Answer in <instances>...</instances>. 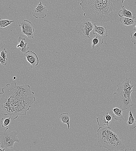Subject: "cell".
Returning a JSON list of instances; mask_svg holds the SVG:
<instances>
[{"instance_id":"cell-1","label":"cell","mask_w":136,"mask_h":151,"mask_svg":"<svg viewBox=\"0 0 136 151\" xmlns=\"http://www.w3.org/2000/svg\"><path fill=\"white\" fill-rule=\"evenodd\" d=\"M0 93L1 114L14 120L19 116H25L35 100L34 93L29 85H18L15 82L8 83Z\"/></svg>"},{"instance_id":"cell-2","label":"cell","mask_w":136,"mask_h":151,"mask_svg":"<svg viewBox=\"0 0 136 151\" xmlns=\"http://www.w3.org/2000/svg\"><path fill=\"white\" fill-rule=\"evenodd\" d=\"M125 0H81L84 16L94 22H112L117 19Z\"/></svg>"},{"instance_id":"cell-3","label":"cell","mask_w":136,"mask_h":151,"mask_svg":"<svg viewBox=\"0 0 136 151\" xmlns=\"http://www.w3.org/2000/svg\"><path fill=\"white\" fill-rule=\"evenodd\" d=\"M111 129L110 127H99L97 129V139L99 147L110 151L125 150L124 144L122 138Z\"/></svg>"},{"instance_id":"cell-4","label":"cell","mask_w":136,"mask_h":151,"mask_svg":"<svg viewBox=\"0 0 136 151\" xmlns=\"http://www.w3.org/2000/svg\"><path fill=\"white\" fill-rule=\"evenodd\" d=\"M130 78H126L124 81L116 85L118 88L113 94V97L119 108L124 110L133 105L131 94L134 85H131Z\"/></svg>"},{"instance_id":"cell-5","label":"cell","mask_w":136,"mask_h":151,"mask_svg":"<svg viewBox=\"0 0 136 151\" xmlns=\"http://www.w3.org/2000/svg\"><path fill=\"white\" fill-rule=\"evenodd\" d=\"M17 133L15 131L5 130L0 132L1 148L6 149L12 148L15 142L19 143L20 140L17 136Z\"/></svg>"},{"instance_id":"cell-6","label":"cell","mask_w":136,"mask_h":151,"mask_svg":"<svg viewBox=\"0 0 136 151\" xmlns=\"http://www.w3.org/2000/svg\"><path fill=\"white\" fill-rule=\"evenodd\" d=\"M90 19H83L77 23L75 29L81 37L85 39H90V32L93 31L94 23Z\"/></svg>"},{"instance_id":"cell-7","label":"cell","mask_w":136,"mask_h":151,"mask_svg":"<svg viewBox=\"0 0 136 151\" xmlns=\"http://www.w3.org/2000/svg\"><path fill=\"white\" fill-rule=\"evenodd\" d=\"M19 26L21 29V33L23 34L26 35L29 39L33 37L35 31L34 26L30 21L27 20L21 21Z\"/></svg>"},{"instance_id":"cell-8","label":"cell","mask_w":136,"mask_h":151,"mask_svg":"<svg viewBox=\"0 0 136 151\" xmlns=\"http://www.w3.org/2000/svg\"><path fill=\"white\" fill-rule=\"evenodd\" d=\"M97 121L100 127H109L112 120L111 116L109 114V112L103 111L96 114Z\"/></svg>"},{"instance_id":"cell-9","label":"cell","mask_w":136,"mask_h":151,"mask_svg":"<svg viewBox=\"0 0 136 151\" xmlns=\"http://www.w3.org/2000/svg\"><path fill=\"white\" fill-rule=\"evenodd\" d=\"M47 10L46 7L40 1L36 8L32 10V13L33 16L36 18H43L46 16Z\"/></svg>"},{"instance_id":"cell-10","label":"cell","mask_w":136,"mask_h":151,"mask_svg":"<svg viewBox=\"0 0 136 151\" xmlns=\"http://www.w3.org/2000/svg\"><path fill=\"white\" fill-rule=\"evenodd\" d=\"M27 61L30 64L31 68L37 66L39 63V59L37 55L32 51H28L24 53Z\"/></svg>"},{"instance_id":"cell-11","label":"cell","mask_w":136,"mask_h":151,"mask_svg":"<svg viewBox=\"0 0 136 151\" xmlns=\"http://www.w3.org/2000/svg\"><path fill=\"white\" fill-rule=\"evenodd\" d=\"M92 45V49L93 51L99 50L103 43L102 37L99 34H95L90 39Z\"/></svg>"},{"instance_id":"cell-12","label":"cell","mask_w":136,"mask_h":151,"mask_svg":"<svg viewBox=\"0 0 136 151\" xmlns=\"http://www.w3.org/2000/svg\"><path fill=\"white\" fill-rule=\"evenodd\" d=\"M93 34H99L102 37L108 36V31L106 28L104 26H97L94 23L93 30Z\"/></svg>"},{"instance_id":"cell-13","label":"cell","mask_w":136,"mask_h":151,"mask_svg":"<svg viewBox=\"0 0 136 151\" xmlns=\"http://www.w3.org/2000/svg\"><path fill=\"white\" fill-rule=\"evenodd\" d=\"M25 39V38L19 36L18 38V43L17 46V48H19L21 52L24 53L27 52L29 48L27 45V44L24 42Z\"/></svg>"},{"instance_id":"cell-14","label":"cell","mask_w":136,"mask_h":151,"mask_svg":"<svg viewBox=\"0 0 136 151\" xmlns=\"http://www.w3.org/2000/svg\"><path fill=\"white\" fill-rule=\"evenodd\" d=\"M113 113V117L117 120L122 121L124 120V118L122 114L123 110L119 108L115 107L112 109Z\"/></svg>"},{"instance_id":"cell-15","label":"cell","mask_w":136,"mask_h":151,"mask_svg":"<svg viewBox=\"0 0 136 151\" xmlns=\"http://www.w3.org/2000/svg\"><path fill=\"white\" fill-rule=\"evenodd\" d=\"M129 114L128 119L126 123L127 127L129 129H133L136 127V120L134 117L131 110Z\"/></svg>"},{"instance_id":"cell-16","label":"cell","mask_w":136,"mask_h":151,"mask_svg":"<svg viewBox=\"0 0 136 151\" xmlns=\"http://www.w3.org/2000/svg\"><path fill=\"white\" fill-rule=\"evenodd\" d=\"M119 21L124 26L126 27L133 25L136 21L134 19L123 16L120 17Z\"/></svg>"},{"instance_id":"cell-17","label":"cell","mask_w":136,"mask_h":151,"mask_svg":"<svg viewBox=\"0 0 136 151\" xmlns=\"http://www.w3.org/2000/svg\"><path fill=\"white\" fill-rule=\"evenodd\" d=\"M59 118L63 123L67 124L68 129H69L70 127L69 123L70 116L69 114L66 112L62 113L59 115Z\"/></svg>"},{"instance_id":"cell-18","label":"cell","mask_w":136,"mask_h":151,"mask_svg":"<svg viewBox=\"0 0 136 151\" xmlns=\"http://www.w3.org/2000/svg\"><path fill=\"white\" fill-rule=\"evenodd\" d=\"M119 16L120 17H125L134 19L135 17L132 15L130 11L127 10L124 6H123L122 10L120 11Z\"/></svg>"},{"instance_id":"cell-19","label":"cell","mask_w":136,"mask_h":151,"mask_svg":"<svg viewBox=\"0 0 136 151\" xmlns=\"http://www.w3.org/2000/svg\"><path fill=\"white\" fill-rule=\"evenodd\" d=\"M14 21V20H10L8 19H0V28L1 29L3 30L12 23Z\"/></svg>"},{"instance_id":"cell-20","label":"cell","mask_w":136,"mask_h":151,"mask_svg":"<svg viewBox=\"0 0 136 151\" xmlns=\"http://www.w3.org/2000/svg\"><path fill=\"white\" fill-rule=\"evenodd\" d=\"M11 118L9 117V118H2L1 120V124L2 127L6 128V130H8V125L10 124Z\"/></svg>"},{"instance_id":"cell-21","label":"cell","mask_w":136,"mask_h":151,"mask_svg":"<svg viewBox=\"0 0 136 151\" xmlns=\"http://www.w3.org/2000/svg\"><path fill=\"white\" fill-rule=\"evenodd\" d=\"M0 56L2 57L5 60L7 59L6 56V54L7 53L6 48H0Z\"/></svg>"},{"instance_id":"cell-22","label":"cell","mask_w":136,"mask_h":151,"mask_svg":"<svg viewBox=\"0 0 136 151\" xmlns=\"http://www.w3.org/2000/svg\"><path fill=\"white\" fill-rule=\"evenodd\" d=\"M131 41L134 44H136V31H134L130 34Z\"/></svg>"},{"instance_id":"cell-23","label":"cell","mask_w":136,"mask_h":151,"mask_svg":"<svg viewBox=\"0 0 136 151\" xmlns=\"http://www.w3.org/2000/svg\"><path fill=\"white\" fill-rule=\"evenodd\" d=\"M8 59L5 60L0 56V62L1 64L3 65H6L7 63Z\"/></svg>"},{"instance_id":"cell-24","label":"cell","mask_w":136,"mask_h":151,"mask_svg":"<svg viewBox=\"0 0 136 151\" xmlns=\"http://www.w3.org/2000/svg\"><path fill=\"white\" fill-rule=\"evenodd\" d=\"M133 30L134 31H136V25L133 27Z\"/></svg>"},{"instance_id":"cell-25","label":"cell","mask_w":136,"mask_h":151,"mask_svg":"<svg viewBox=\"0 0 136 151\" xmlns=\"http://www.w3.org/2000/svg\"><path fill=\"white\" fill-rule=\"evenodd\" d=\"M0 151H4L5 150H6L5 148L4 149H2L1 148H0Z\"/></svg>"},{"instance_id":"cell-26","label":"cell","mask_w":136,"mask_h":151,"mask_svg":"<svg viewBox=\"0 0 136 151\" xmlns=\"http://www.w3.org/2000/svg\"></svg>"}]
</instances>
